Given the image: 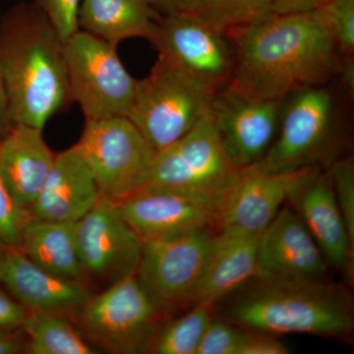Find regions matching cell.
Here are the masks:
<instances>
[{"label": "cell", "instance_id": "5bb4252c", "mask_svg": "<svg viewBox=\"0 0 354 354\" xmlns=\"http://www.w3.org/2000/svg\"><path fill=\"white\" fill-rule=\"evenodd\" d=\"M281 104L249 97L230 85L216 91L209 113L235 167L243 169L264 157L278 131Z\"/></svg>", "mask_w": 354, "mask_h": 354}, {"label": "cell", "instance_id": "9a60e30c", "mask_svg": "<svg viewBox=\"0 0 354 354\" xmlns=\"http://www.w3.org/2000/svg\"><path fill=\"white\" fill-rule=\"evenodd\" d=\"M327 271V260L299 215L291 207L279 209L260 234L256 279L321 281Z\"/></svg>", "mask_w": 354, "mask_h": 354}, {"label": "cell", "instance_id": "484cf974", "mask_svg": "<svg viewBox=\"0 0 354 354\" xmlns=\"http://www.w3.org/2000/svg\"><path fill=\"white\" fill-rule=\"evenodd\" d=\"M214 306L197 304L180 318L162 324L150 353L157 354H196L198 346L209 323Z\"/></svg>", "mask_w": 354, "mask_h": 354}, {"label": "cell", "instance_id": "d590c367", "mask_svg": "<svg viewBox=\"0 0 354 354\" xmlns=\"http://www.w3.org/2000/svg\"><path fill=\"white\" fill-rule=\"evenodd\" d=\"M13 125L6 86L0 74V139L11 129Z\"/></svg>", "mask_w": 354, "mask_h": 354}, {"label": "cell", "instance_id": "3957f363", "mask_svg": "<svg viewBox=\"0 0 354 354\" xmlns=\"http://www.w3.org/2000/svg\"><path fill=\"white\" fill-rule=\"evenodd\" d=\"M257 279L228 308L227 321L251 332L344 337L354 327L348 288L326 279Z\"/></svg>", "mask_w": 354, "mask_h": 354}, {"label": "cell", "instance_id": "8d00e7d4", "mask_svg": "<svg viewBox=\"0 0 354 354\" xmlns=\"http://www.w3.org/2000/svg\"><path fill=\"white\" fill-rule=\"evenodd\" d=\"M337 75L341 78L342 86L348 95L353 97L354 93V58L353 55L342 57Z\"/></svg>", "mask_w": 354, "mask_h": 354}, {"label": "cell", "instance_id": "8992f818", "mask_svg": "<svg viewBox=\"0 0 354 354\" xmlns=\"http://www.w3.org/2000/svg\"><path fill=\"white\" fill-rule=\"evenodd\" d=\"M218 232L202 228L143 242L136 277L165 319L196 302Z\"/></svg>", "mask_w": 354, "mask_h": 354}, {"label": "cell", "instance_id": "7a4b0ae2", "mask_svg": "<svg viewBox=\"0 0 354 354\" xmlns=\"http://www.w3.org/2000/svg\"><path fill=\"white\" fill-rule=\"evenodd\" d=\"M0 74L14 124L44 129L72 102L64 43L36 4L0 20Z\"/></svg>", "mask_w": 354, "mask_h": 354}, {"label": "cell", "instance_id": "1f68e13d", "mask_svg": "<svg viewBox=\"0 0 354 354\" xmlns=\"http://www.w3.org/2000/svg\"><path fill=\"white\" fill-rule=\"evenodd\" d=\"M288 348L271 335L248 330L239 354H286Z\"/></svg>", "mask_w": 354, "mask_h": 354}, {"label": "cell", "instance_id": "277c9868", "mask_svg": "<svg viewBox=\"0 0 354 354\" xmlns=\"http://www.w3.org/2000/svg\"><path fill=\"white\" fill-rule=\"evenodd\" d=\"M342 133L335 95L325 85L301 88L281 104L278 131L260 162L263 171L328 167L339 156Z\"/></svg>", "mask_w": 354, "mask_h": 354}, {"label": "cell", "instance_id": "e0dca14e", "mask_svg": "<svg viewBox=\"0 0 354 354\" xmlns=\"http://www.w3.org/2000/svg\"><path fill=\"white\" fill-rule=\"evenodd\" d=\"M309 169L269 172L254 164L239 169L221 198L220 230L234 228L248 234H262L293 186Z\"/></svg>", "mask_w": 354, "mask_h": 354}, {"label": "cell", "instance_id": "6da1fadb", "mask_svg": "<svg viewBox=\"0 0 354 354\" xmlns=\"http://www.w3.org/2000/svg\"><path fill=\"white\" fill-rule=\"evenodd\" d=\"M234 66L228 85L249 97L283 101L337 75L341 55L319 9L274 14L228 32Z\"/></svg>", "mask_w": 354, "mask_h": 354}, {"label": "cell", "instance_id": "9c48e42d", "mask_svg": "<svg viewBox=\"0 0 354 354\" xmlns=\"http://www.w3.org/2000/svg\"><path fill=\"white\" fill-rule=\"evenodd\" d=\"M77 319L86 339L111 353H150L164 316L135 274L90 297Z\"/></svg>", "mask_w": 354, "mask_h": 354}, {"label": "cell", "instance_id": "44dd1931", "mask_svg": "<svg viewBox=\"0 0 354 354\" xmlns=\"http://www.w3.org/2000/svg\"><path fill=\"white\" fill-rule=\"evenodd\" d=\"M259 236L234 228L218 230L195 304L214 306L249 279H256Z\"/></svg>", "mask_w": 354, "mask_h": 354}, {"label": "cell", "instance_id": "ba28073f", "mask_svg": "<svg viewBox=\"0 0 354 354\" xmlns=\"http://www.w3.org/2000/svg\"><path fill=\"white\" fill-rule=\"evenodd\" d=\"M76 147L102 196L118 202L148 185L157 152L129 118L86 121Z\"/></svg>", "mask_w": 354, "mask_h": 354}, {"label": "cell", "instance_id": "836d02e7", "mask_svg": "<svg viewBox=\"0 0 354 354\" xmlns=\"http://www.w3.org/2000/svg\"><path fill=\"white\" fill-rule=\"evenodd\" d=\"M329 0H272V11L277 15L307 13L321 8Z\"/></svg>", "mask_w": 354, "mask_h": 354}, {"label": "cell", "instance_id": "cb8c5ba5", "mask_svg": "<svg viewBox=\"0 0 354 354\" xmlns=\"http://www.w3.org/2000/svg\"><path fill=\"white\" fill-rule=\"evenodd\" d=\"M22 330L32 354H93L95 349L65 317L28 311Z\"/></svg>", "mask_w": 354, "mask_h": 354}, {"label": "cell", "instance_id": "ffe728a7", "mask_svg": "<svg viewBox=\"0 0 354 354\" xmlns=\"http://www.w3.org/2000/svg\"><path fill=\"white\" fill-rule=\"evenodd\" d=\"M43 130L14 124L0 139V174L9 192L29 213L55 162Z\"/></svg>", "mask_w": 354, "mask_h": 354}, {"label": "cell", "instance_id": "d6a6232c", "mask_svg": "<svg viewBox=\"0 0 354 354\" xmlns=\"http://www.w3.org/2000/svg\"><path fill=\"white\" fill-rule=\"evenodd\" d=\"M28 310L0 290V329H21Z\"/></svg>", "mask_w": 354, "mask_h": 354}, {"label": "cell", "instance_id": "f35d334b", "mask_svg": "<svg viewBox=\"0 0 354 354\" xmlns=\"http://www.w3.org/2000/svg\"><path fill=\"white\" fill-rule=\"evenodd\" d=\"M7 248H8V246L0 241V271H1V268L4 263V259H6Z\"/></svg>", "mask_w": 354, "mask_h": 354}, {"label": "cell", "instance_id": "5b68a950", "mask_svg": "<svg viewBox=\"0 0 354 354\" xmlns=\"http://www.w3.org/2000/svg\"><path fill=\"white\" fill-rule=\"evenodd\" d=\"M215 93L158 53L150 73L137 80L128 118L158 152L183 137L209 113Z\"/></svg>", "mask_w": 354, "mask_h": 354}, {"label": "cell", "instance_id": "4dcf8cb0", "mask_svg": "<svg viewBox=\"0 0 354 354\" xmlns=\"http://www.w3.org/2000/svg\"><path fill=\"white\" fill-rule=\"evenodd\" d=\"M82 0H36L35 4L46 16L65 43L79 31V10Z\"/></svg>", "mask_w": 354, "mask_h": 354}, {"label": "cell", "instance_id": "52a82bcc", "mask_svg": "<svg viewBox=\"0 0 354 354\" xmlns=\"http://www.w3.org/2000/svg\"><path fill=\"white\" fill-rule=\"evenodd\" d=\"M116 48L81 30L64 43L70 95L86 121L128 118L131 111L137 80Z\"/></svg>", "mask_w": 354, "mask_h": 354}, {"label": "cell", "instance_id": "f1b7e54d", "mask_svg": "<svg viewBox=\"0 0 354 354\" xmlns=\"http://www.w3.org/2000/svg\"><path fill=\"white\" fill-rule=\"evenodd\" d=\"M248 330L223 320H212L203 335L196 354H239Z\"/></svg>", "mask_w": 354, "mask_h": 354}, {"label": "cell", "instance_id": "7402d4cb", "mask_svg": "<svg viewBox=\"0 0 354 354\" xmlns=\"http://www.w3.org/2000/svg\"><path fill=\"white\" fill-rule=\"evenodd\" d=\"M19 248L44 271L88 286L79 259L76 223L30 216L21 234Z\"/></svg>", "mask_w": 354, "mask_h": 354}, {"label": "cell", "instance_id": "74e56055", "mask_svg": "<svg viewBox=\"0 0 354 354\" xmlns=\"http://www.w3.org/2000/svg\"><path fill=\"white\" fill-rule=\"evenodd\" d=\"M156 12L167 15L176 12L185 0H144Z\"/></svg>", "mask_w": 354, "mask_h": 354}, {"label": "cell", "instance_id": "4fadbf2b", "mask_svg": "<svg viewBox=\"0 0 354 354\" xmlns=\"http://www.w3.org/2000/svg\"><path fill=\"white\" fill-rule=\"evenodd\" d=\"M115 203L142 241L169 239L202 228L220 230L221 200L146 186Z\"/></svg>", "mask_w": 354, "mask_h": 354}, {"label": "cell", "instance_id": "ac0fdd59", "mask_svg": "<svg viewBox=\"0 0 354 354\" xmlns=\"http://www.w3.org/2000/svg\"><path fill=\"white\" fill-rule=\"evenodd\" d=\"M0 283L28 311L67 319H77L93 295L86 283L60 278L41 269L19 247L7 248Z\"/></svg>", "mask_w": 354, "mask_h": 354}, {"label": "cell", "instance_id": "83f0119b", "mask_svg": "<svg viewBox=\"0 0 354 354\" xmlns=\"http://www.w3.org/2000/svg\"><path fill=\"white\" fill-rule=\"evenodd\" d=\"M330 183L349 239L354 244V162L351 157H339L327 167Z\"/></svg>", "mask_w": 354, "mask_h": 354}, {"label": "cell", "instance_id": "e575fe53", "mask_svg": "<svg viewBox=\"0 0 354 354\" xmlns=\"http://www.w3.org/2000/svg\"><path fill=\"white\" fill-rule=\"evenodd\" d=\"M22 328L0 329V354H15L27 351V342L23 337Z\"/></svg>", "mask_w": 354, "mask_h": 354}, {"label": "cell", "instance_id": "30bf717a", "mask_svg": "<svg viewBox=\"0 0 354 354\" xmlns=\"http://www.w3.org/2000/svg\"><path fill=\"white\" fill-rule=\"evenodd\" d=\"M211 113L171 146L158 151L148 185L221 200L239 172Z\"/></svg>", "mask_w": 354, "mask_h": 354}, {"label": "cell", "instance_id": "d6986e66", "mask_svg": "<svg viewBox=\"0 0 354 354\" xmlns=\"http://www.w3.org/2000/svg\"><path fill=\"white\" fill-rule=\"evenodd\" d=\"M101 196L92 171L74 145L55 153L50 174L29 214L41 220L77 223Z\"/></svg>", "mask_w": 354, "mask_h": 354}, {"label": "cell", "instance_id": "603a6c76", "mask_svg": "<svg viewBox=\"0 0 354 354\" xmlns=\"http://www.w3.org/2000/svg\"><path fill=\"white\" fill-rule=\"evenodd\" d=\"M160 16L144 0H82L79 29L115 46L133 38L152 41Z\"/></svg>", "mask_w": 354, "mask_h": 354}, {"label": "cell", "instance_id": "d4e9b609", "mask_svg": "<svg viewBox=\"0 0 354 354\" xmlns=\"http://www.w3.org/2000/svg\"><path fill=\"white\" fill-rule=\"evenodd\" d=\"M178 11L225 36L274 15L272 0H185Z\"/></svg>", "mask_w": 354, "mask_h": 354}, {"label": "cell", "instance_id": "f546056e", "mask_svg": "<svg viewBox=\"0 0 354 354\" xmlns=\"http://www.w3.org/2000/svg\"><path fill=\"white\" fill-rule=\"evenodd\" d=\"M30 214L9 192L0 174V241L7 246L19 247L21 234Z\"/></svg>", "mask_w": 354, "mask_h": 354}, {"label": "cell", "instance_id": "4316f807", "mask_svg": "<svg viewBox=\"0 0 354 354\" xmlns=\"http://www.w3.org/2000/svg\"><path fill=\"white\" fill-rule=\"evenodd\" d=\"M319 10L327 23L339 55L354 53V0H329Z\"/></svg>", "mask_w": 354, "mask_h": 354}, {"label": "cell", "instance_id": "8fae6325", "mask_svg": "<svg viewBox=\"0 0 354 354\" xmlns=\"http://www.w3.org/2000/svg\"><path fill=\"white\" fill-rule=\"evenodd\" d=\"M79 259L86 279L109 288L136 272L143 241L104 196L76 223Z\"/></svg>", "mask_w": 354, "mask_h": 354}, {"label": "cell", "instance_id": "2e32d148", "mask_svg": "<svg viewBox=\"0 0 354 354\" xmlns=\"http://www.w3.org/2000/svg\"><path fill=\"white\" fill-rule=\"evenodd\" d=\"M286 201L308 228L328 264L353 281L354 244L349 239L327 169H309L293 186Z\"/></svg>", "mask_w": 354, "mask_h": 354}, {"label": "cell", "instance_id": "7c38bea8", "mask_svg": "<svg viewBox=\"0 0 354 354\" xmlns=\"http://www.w3.org/2000/svg\"><path fill=\"white\" fill-rule=\"evenodd\" d=\"M151 43L158 53L214 92L230 84L234 66L230 39L189 14L160 15Z\"/></svg>", "mask_w": 354, "mask_h": 354}]
</instances>
